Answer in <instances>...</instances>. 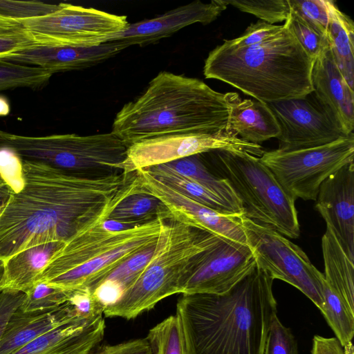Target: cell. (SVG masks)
Here are the masks:
<instances>
[{
	"instance_id": "f35d334b",
	"label": "cell",
	"mask_w": 354,
	"mask_h": 354,
	"mask_svg": "<svg viewBox=\"0 0 354 354\" xmlns=\"http://www.w3.org/2000/svg\"><path fill=\"white\" fill-rule=\"evenodd\" d=\"M58 7L59 3L50 4L40 1L0 0V16L19 21L48 15Z\"/></svg>"
},
{
	"instance_id": "8fae6325",
	"label": "cell",
	"mask_w": 354,
	"mask_h": 354,
	"mask_svg": "<svg viewBox=\"0 0 354 354\" xmlns=\"http://www.w3.org/2000/svg\"><path fill=\"white\" fill-rule=\"evenodd\" d=\"M19 21L39 42L81 48L104 44L129 24L127 16L66 3L48 15Z\"/></svg>"
},
{
	"instance_id": "681fc988",
	"label": "cell",
	"mask_w": 354,
	"mask_h": 354,
	"mask_svg": "<svg viewBox=\"0 0 354 354\" xmlns=\"http://www.w3.org/2000/svg\"><path fill=\"white\" fill-rule=\"evenodd\" d=\"M3 266H4V263L3 261L0 260V279L3 274Z\"/></svg>"
},
{
	"instance_id": "d6986e66",
	"label": "cell",
	"mask_w": 354,
	"mask_h": 354,
	"mask_svg": "<svg viewBox=\"0 0 354 354\" xmlns=\"http://www.w3.org/2000/svg\"><path fill=\"white\" fill-rule=\"evenodd\" d=\"M313 91L346 135L354 129V92L337 66L329 46L317 57L311 71Z\"/></svg>"
},
{
	"instance_id": "60d3db41",
	"label": "cell",
	"mask_w": 354,
	"mask_h": 354,
	"mask_svg": "<svg viewBox=\"0 0 354 354\" xmlns=\"http://www.w3.org/2000/svg\"><path fill=\"white\" fill-rule=\"evenodd\" d=\"M0 178L14 193L24 187L23 159L6 147H0Z\"/></svg>"
},
{
	"instance_id": "ba28073f",
	"label": "cell",
	"mask_w": 354,
	"mask_h": 354,
	"mask_svg": "<svg viewBox=\"0 0 354 354\" xmlns=\"http://www.w3.org/2000/svg\"><path fill=\"white\" fill-rule=\"evenodd\" d=\"M0 147L13 149L23 160L83 176L121 172L118 166L127 150L125 143L112 132L26 136L0 129Z\"/></svg>"
},
{
	"instance_id": "1f68e13d",
	"label": "cell",
	"mask_w": 354,
	"mask_h": 354,
	"mask_svg": "<svg viewBox=\"0 0 354 354\" xmlns=\"http://www.w3.org/2000/svg\"><path fill=\"white\" fill-rule=\"evenodd\" d=\"M95 320L77 319L66 322L37 337L12 354H46L67 338L82 332Z\"/></svg>"
},
{
	"instance_id": "d4e9b609",
	"label": "cell",
	"mask_w": 354,
	"mask_h": 354,
	"mask_svg": "<svg viewBox=\"0 0 354 354\" xmlns=\"http://www.w3.org/2000/svg\"><path fill=\"white\" fill-rule=\"evenodd\" d=\"M213 192L227 203L238 214H243L241 201L230 183L216 174L205 160V153L162 164Z\"/></svg>"
},
{
	"instance_id": "7402d4cb",
	"label": "cell",
	"mask_w": 354,
	"mask_h": 354,
	"mask_svg": "<svg viewBox=\"0 0 354 354\" xmlns=\"http://www.w3.org/2000/svg\"><path fill=\"white\" fill-rule=\"evenodd\" d=\"M64 243L63 241L45 243L19 251L5 260L0 279V292L15 290L25 292L28 290Z\"/></svg>"
},
{
	"instance_id": "2e32d148",
	"label": "cell",
	"mask_w": 354,
	"mask_h": 354,
	"mask_svg": "<svg viewBox=\"0 0 354 354\" xmlns=\"http://www.w3.org/2000/svg\"><path fill=\"white\" fill-rule=\"evenodd\" d=\"M227 8L221 0L204 3L195 1L179 6L156 17L130 24L112 37L108 42L123 50L133 45H148L169 37L193 24H207L214 21Z\"/></svg>"
},
{
	"instance_id": "cb8c5ba5",
	"label": "cell",
	"mask_w": 354,
	"mask_h": 354,
	"mask_svg": "<svg viewBox=\"0 0 354 354\" xmlns=\"http://www.w3.org/2000/svg\"><path fill=\"white\" fill-rule=\"evenodd\" d=\"M326 38L333 59L349 86H354V24L331 0H326Z\"/></svg>"
},
{
	"instance_id": "603a6c76",
	"label": "cell",
	"mask_w": 354,
	"mask_h": 354,
	"mask_svg": "<svg viewBox=\"0 0 354 354\" xmlns=\"http://www.w3.org/2000/svg\"><path fill=\"white\" fill-rule=\"evenodd\" d=\"M322 250L325 281L354 312V262L349 259L328 226L322 238Z\"/></svg>"
},
{
	"instance_id": "ab89813d",
	"label": "cell",
	"mask_w": 354,
	"mask_h": 354,
	"mask_svg": "<svg viewBox=\"0 0 354 354\" xmlns=\"http://www.w3.org/2000/svg\"><path fill=\"white\" fill-rule=\"evenodd\" d=\"M264 354H299L295 336L277 315L273 318L267 335Z\"/></svg>"
},
{
	"instance_id": "3957f363",
	"label": "cell",
	"mask_w": 354,
	"mask_h": 354,
	"mask_svg": "<svg viewBox=\"0 0 354 354\" xmlns=\"http://www.w3.org/2000/svg\"><path fill=\"white\" fill-rule=\"evenodd\" d=\"M229 115L225 94L203 81L160 72L114 119L112 133L127 146L177 133H215L225 130Z\"/></svg>"
},
{
	"instance_id": "5b68a950",
	"label": "cell",
	"mask_w": 354,
	"mask_h": 354,
	"mask_svg": "<svg viewBox=\"0 0 354 354\" xmlns=\"http://www.w3.org/2000/svg\"><path fill=\"white\" fill-rule=\"evenodd\" d=\"M117 205L66 241L37 281L93 292L120 265L157 243L167 221L161 216L127 229L106 228L104 222Z\"/></svg>"
},
{
	"instance_id": "ac0fdd59",
	"label": "cell",
	"mask_w": 354,
	"mask_h": 354,
	"mask_svg": "<svg viewBox=\"0 0 354 354\" xmlns=\"http://www.w3.org/2000/svg\"><path fill=\"white\" fill-rule=\"evenodd\" d=\"M122 50L111 42L95 47L81 48L38 41L5 55L0 60L39 67L54 74L97 65Z\"/></svg>"
},
{
	"instance_id": "e575fe53",
	"label": "cell",
	"mask_w": 354,
	"mask_h": 354,
	"mask_svg": "<svg viewBox=\"0 0 354 354\" xmlns=\"http://www.w3.org/2000/svg\"><path fill=\"white\" fill-rule=\"evenodd\" d=\"M284 25L313 60L328 46L326 36L321 35L292 10Z\"/></svg>"
},
{
	"instance_id": "6da1fadb",
	"label": "cell",
	"mask_w": 354,
	"mask_h": 354,
	"mask_svg": "<svg viewBox=\"0 0 354 354\" xmlns=\"http://www.w3.org/2000/svg\"><path fill=\"white\" fill-rule=\"evenodd\" d=\"M24 185L0 212V260L48 242H65L133 192L135 173L83 176L23 160Z\"/></svg>"
},
{
	"instance_id": "277c9868",
	"label": "cell",
	"mask_w": 354,
	"mask_h": 354,
	"mask_svg": "<svg viewBox=\"0 0 354 354\" xmlns=\"http://www.w3.org/2000/svg\"><path fill=\"white\" fill-rule=\"evenodd\" d=\"M313 62L283 24L278 34L256 45L216 46L205 62L203 73L207 79L222 81L256 100L270 103L313 92Z\"/></svg>"
},
{
	"instance_id": "4316f807",
	"label": "cell",
	"mask_w": 354,
	"mask_h": 354,
	"mask_svg": "<svg viewBox=\"0 0 354 354\" xmlns=\"http://www.w3.org/2000/svg\"><path fill=\"white\" fill-rule=\"evenodd\" d=\"M147 169L155 178L192 200L217 212L238 214L223 199L196 182L171 170L165 165Z\"/></svg>"
},
{
	"instance_id": "484cf974",
	"label": "cell",
	"mask_w": 354,
	"mask_h": 354,
	"mask_svg": "<svg viewBox=\"0 0 354 354\" xmlns=\"http://www.w3.org/2000/svg\"><path fill=\"white\" fill-rule=\"evenodd\" d=\"M159 216L167 220L165 205L158 198L141 190L139 187L138 190L125 197L114 207L106 220L130 228L146 223Z\"/></svg>"
},
{
	"instance_id": "44dd1931",
	"label": "cell",
	"mask_w": 354,
	"mask_h": 354,
	"mask_svg": "<svg viewBox=\"0 0 354 354\" xmlns=\"http://www.w3.org/2000/svg\"><path fill=\"white\" fill-rule=\"evenodd\" d=\"M77 319L80 318L68 301L49 310L23 312L18 308L0 342V354H12L48 331Z\"/></svg>"
},
{
	"instance_id": "5bb4252c",
	"label": "cell",
	"mask_w": 354,
	"mask_h": 354,
	"mask_svg": "<svg viewBox=\"0 0 354 354\" xmlns=\"http://www.w3.org/2000/svg\"><path fill=\"white\" fill-rule=\"evenodd\" d=\"M266 104L279 126V150L322 146L348 136L313 91L303 97Z\"/></svg>"
},
{
	"instance_id": "7dc6e473",
	"label": "cell",
	"mask_w": 354,
	"mask_h": 354,
	"mask_svg": "<svg viewBox=\"0 0 354 354\" xmlns=\"http://www.w3.org/2000/svg\"><path fill=\"white\" fill-rule=\"evenodd\" d=\"M12 191L10 188L0 178V212L8 201Z\"/></svg>"
},
{
	"instance_id": "d6a6232c",
	"label": "cell",
	"mask_w": 354,
	"mask_h": 354,
	"mask_svg": "<svg viewBox=\"0 0 354 354\" xmlns=\"http://www.w3.org/2000/svg\"><path fill=\"white\" fill-rule=\"evenodd\" d=\"M104 329V320L101 316L82 332L67 338L46 354H87L102 340Z\"/></svg>"
},
{
	"instance_id": "7a4b0ae2",
	"label": "cell",
	"mask_w": 354,
	"mask_h": 354,
	"mask_svg": "<svg viewBox=\"0 0 354 354\" xmlns=\"http://www.w3.org/2000/svg\"><path fill=\"white\" fill-rule=\"evenodd\" d=\"M272 282L256 266L223 294L183 295L176 315L188 354H264L277 315Z\"/></svg>"
},
{
	"instance_id": "8992f818",
	"label": "cell",
	"mask_w": 354,
	"mask_h": 354,
	"mask_svg": "<svg viewBox=\"0 0 354 354\" xmlns=\"http://www.w3.org/2000/svg\"><path fill=\"white\" fill-rule=\"evenodd\" d=\"M148 263L134 281L103 315L130 319L178 294L179 285L196 256L216 236L168 220Z\"/></svg>"
},
{
	"instance_id": "30bf717a",
	"label": "cell",
	"mask_w": 354,
	"mask_h": 354,
	"mask_svg": "<svg viewBox=\"0 0 354 354\" xmlns=\"http://www.w3.org/2000/svg\"><path fill=\"white\" fill-rule=\"evenodd\" d=\"M241 225L257 266L274 280H282L300 290L320 310L324 305V274L299 246L279 232L243 215Z\"/></svg>"
},
{
	"instance_id": "d590c367",
	"label": "cell",
	"mask_w": 354,
	"mask_h": 354,
	"mask_svg": "<svg viewBox=\"0 0 354 354\" xmlns=\"http://www.w3.org/2000/svg\"><path fill=\"white\" fill-rule=\"evenodd\" d=\"M156 244L157 243L125 261L113 270L102 281H106L112 285L122 295L151 259Z\"/></svg>"
},
{
	"instance_id": "e0dca14e",
	"label": "cell",
	"mask_w": 354,
	"mask_h": 354,
	"mask_svg": "<svg viewBox=\"0 0 354 354\" xmlns=\"http://www.w3.org/2000/svg\"><path fill=\"white\" fill-rule=\"evenodd\" d=\"M316 209L354 262V164L346 163L320 185Z\"/></svg>"
},
{
	"instance_id": "f546056e",
	"label": "cell",
	"mask_w": 354,
	"mask_h": 354,
	"mask_svg": "<svg viewBox=\"0 0 354 354\" xmlns=\"http://www.w3.org/2000/svg\"><path fill=\"white\" fill-rule=\"evenodd\" d=\"M146 338L152 354H188L176 315L168 317L151 328Z\"/></svg>"
},
{
	"instance_id": "7c38bea8",
	"label": "cell",
	"mask_w": 354,
	"mask_h": 354,
	"mask_svg": "<svg viewBox=\"0 0 354 354\" xmlns=\"http://www.w3.org/2000/svg\"><path fill=\"white\" fill-rule=\"evenodd\" d=\"M215 150L247 152L259 158L265 151L260 145L244 141L225 129L215 133L169 134L140 140L129 146L118 169L128 174Z\"/></svg>"
},
{
	"instance_id": "83f0119b",
	"label": "cell",
	"mask_w": 354,
	"mask_h": 354,
	"mask_svg": "<svg viewBox=\"0 0 354 354\" xmlns=\"http://www.w3.org/2000/svg\"><path fill=\"white\" fill-rule=\"evenodd\" d=\"M324 305L321 310L336 338L347 354H353L354 312L346 306L338 294L324 282Z\"/></svg>"
},
{
	"instance_id": "8d00e7d4",
	"label": "cell",
	"mask_w": 354,
	"mask_h": 354,
	"mask_svg": "<svg viewBox=\"0 0 354 354\" xmlns=\"http://www.w3.org/2000/svg\"><path fill=\"white\" fill-rule=\"evenodd\" d=\"M37 42L20 21L0 16V58Z\"/></svg>"
},
{
	"instance_id": "9a60e30c",
	"label": "cell",
	"mask_w": 354,
	"mask_h": 354,
	"mask_svg": "<svg viewBox=\"0 0 354 354\" xmlns=\"http://www.w3.org/2000/svg\"><path fill=\"white\" fill-rule=\"evenodd\" d=\"M136 176L140 189L153 195L165 205L167 220L247 244L241 221L243 214L210 209L162 183L145 169L137 170Z\"/></svg>"
},
{
	"instance_id": "4dcf8cb0",
	"label": "cell",
	"mask_w": 354,
	"mask_h": 354,
	"mask_svg": "<svg viewBox=\"0 0 354 354\" xmlns=\"http://www.w3.org/2000/svg\"><path fill=\"white\" fill-rule=\"evenodd\" d=\"M19 306L23 312L44 311L57 308L68 301L71 290L44 281L35 282L25 292Z\"/></svg>"
},
{
	"instance_id": "74e56055",
	"label": "cell",
	"mask_w": 354,
	"mask_h": 354,
	"mask_svg": "<svg viewBox=\"0 0 354 354\" xmlns=\"http://www.w3.org/2000/svg\"><path fill=\"white\" fill-rule=\"evenodd\" d=\"M294 12L321 35L326 36L328 10L326 0H288Z\"/></svg>"
},
{
	"instance_id": "ffe728a7",
	"label": "cell",
	"mask_w": 354,
	"mask_h": 354,
	"mask_svg": "<svg viewBox=\"0 0 354 354\" xmlns=\"http://www.w3.org/2000/svg\"><path fill=\"white\" fill-rule=\"evenodd\" d=\"M225 94L229 107L227 132L257 145L279 136V126L266 103L243 100L235 92Z\"/></svg>"
},
{
	"instance_id": "4fadbf2b",
	"label": "cell",
	"mask_w": 354,
	"mask_h": 354,
	"mask_svg": "<svg viewBox=\"0 0 354 354\" xmlns=\"http://www.w3.org/2000/svg\"><path fill=\"white\" fill-rule=\"evenodd\" d=\"M256 266L247 244L216 236L194 258L179 285L178 294H223Z\"/></svg>"
},
{
	"instance_id": "52a82bcc",
	"label": "cell",
	"mask_w": 354,
	"mask_h": 354,
	"mask_svg": "<svg viewBox=\"0 0 354 354\" xmlns=\"http://www.w3.org/2000/svg\"><path fill=\"white\" fill-rule=\"evenodd\" d=\"M207 157L212 169L234 189L244 216L284 236L299 237L295 199L259 157L247 152L225 150L207 152Z\"/></svg>"
},
{
	"instance_id": "836d02e7",
	"label": "cell",
	"mask_w": 354,
	"mask_h": 354,
	"mask_svg": "<svg viewBox=\"0 0 354 354\" xmlns=\"http://www.w3.org/2000/svg\"><path fill=\"white\" fill-rule=\"evenodd\" d=\"M239 10L254 15L268 24L285 21L290 8L288 0H221Z\"/></svg>"
},
{
	"instance_id": "ee69618b",
	"label": "cell",
	"mask_w": 354,
	"mask_h": 354,
	"mask_svg": "<svg viewBox=\"0 0 354 354\" xmlns=\"http://www.w3.org/2000/svg\"><path fill=\"white\" fill-rule=\"evenodd\" d=\"M25 298V293L15 290H3L0 292V342L8 322L19 308Z\"/></svg>"
},
{
	"instance_id": "c3c4849f",
	"label": "cell",
	"mask_w": 354,
	"mask_h": 354,
	"mask_svg": "<svg viewBox=\"0 0 354 354\" xmlns=\"http://www.w3.org/2000/svg\"><path fill=\"white\" fill-rule=\"evenodd\" d=\"M10 112V105L8 99L0 95V116H6Z\"/></svg>"
},
{
	"instance_id": "f6af8a7d",
	"label": "cell",
	"mask_w": 354,
	"mask_h": 354,
	"mask_svg": "<svg viewBox=\"0 0 354 354\" xmlns=\"http://www.w3.org/2000/svg\"><path fill=\"white\" fill-rule=\"evenodd\" d=\"M87 354H152V352L149 343L145 337L114 345L101 346L95 350L93 348Z\"/></svg>"
},
{
	"instance_id": "9c48e42d",
	"label": "cell",
	"mask_w": 354,
	"mask_h": 354,
	"mask_svg": "<svg viewBox=\"0 0 354 354\" xmlns=\"http://www.w3.org/2000/svg\"><path fill=\"white\" fill-rule=\"evenodd\" d=\"M354 135L322 146L264 151L260 161L295 200L315 201L321 184L346 163L353 162Z\"/></svg>"
},
{
	"instance_id": "f1b7e54d",
	"label": "cell",
	"mask_w": 354,
	"mask_h": 354,
	"mask_svg": "<svg viewBox=\"0 0 354 354\" xmlns=\"http://www.w3.org/2000/svg\"><path fill=\"white\" fill-rule=\"evenodd\" d=\"M53 75L39 67L0 60V92L17 88L39 90L48 84Z\"/></svg>"
},
{
	"instance_id": "bcb514c9",
	"label": "cell",
	"mask_w": 354,
	"mask_h": 354,
	"mask_svg": "<svg viewBox=\"0 0 354 354\" xmlns=\"http://www.w3.org/2000/svg\"><path fill=\"white\" fill-rule=\"evenodd\" d=\"M311 354H347L336 337L315 335L313 339Z\"/></svg>"
},
{
	"instance_id": "7bdbcfd3",
	"label": "cell",
	"mask_w": 354,
	"mask_h": 354,
	"mask_svg": "<svg viewBox=\"0 0 354 354\" xmlns=\"http://www.w3.org/2000/svg\"><path fill=\"white\" fill-rule=\"evenodd\" d=\"M68 301L80 319L93 321L103 315L104 306L88 289L71 290Z\"/></svg>"
},
{
	"instance_id": "b9f144b4",
	"label": "cell",
	"mask_w": 354,
	"mask_h": 354,
	"mask_svg": "<svg viewBox=\"0 0 354 354\" xmlns=\"http://www.w3.org/2000/svg\"><path fill=\"white\" fill-rule=\"evenodd\" d=\"M283 28V25H273L259 20L251 24L241 36L238 38L225 40L223 44L232 48H243L263 42L277 34Z\"/></svg>"
}]
</instances>
